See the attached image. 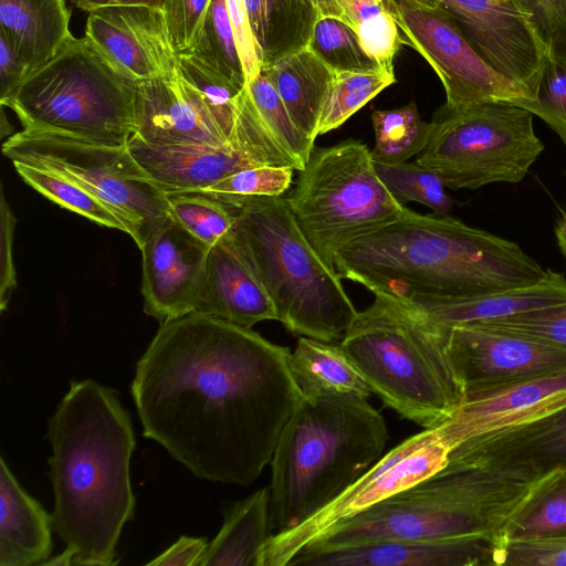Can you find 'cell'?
<instances>
[{
    "label": "cell",
    "mask_w": 566,
    "mask_h": 566,
    "mask_svg": "<svg viewBox=\"0 0 566 566\" xmlns=\"http://www.w3.org/2000/svg\"><path fill=\"white\" fill-rule=\"evenodd\" d=\"M290 355L202 312L161 324L132 382L144 436L197 478L250 485L303 397Z\"/></svg>",
    "instance_id": "1"
},
{
    "label": "cell",
    "mask_w": 566,
    "mask_h": 566,
    "mask_svg": "<svg viewBox=\"0 0 566 566\" xmlns=\"http://www.w3.org/2000/svg\"><path fill=\"white\" fill-rule=\"evenodd\" d=\"M48 440L53 532L74 552L73 565H116V547L136 504L128 411L113 388L72 380L49 419Z\"/></svg>",
    "instance_id": "2"
},
{
    "label": "cell",
    "mask_w": 566,
    "mask_h": 566,
    "mask_svg": "<svg viewBox=\"0 0 566 566\" xmlns=\"http://www.w3.org/2000/svg\"><path fill=\"white\" fill-rule=\"evenodd\" d=\"M339 277L373 294L457 297L530 285L546 270L513 241L447 216L409 208L396 221L343 248Z\"/></svg>",
    "instance_id": "3"
},
{
    "label": "cell",
    "mask_w": 566,
    "mask_h": 566,
    "mask_svg": "<svg viewBox=\"0 0 566 566\" xmlns=\"http://www.w3.org/2000/svg\"><path fill=\"white\" fill-rule=\"evenodd\" d=\"M387 441L385 419L366 397L303 395L270 462L275 533L296 527L338 497L384 455Z\"/></svg>",
    "instance_id": "4"
},
{
    "label": "cell",
    "mask_w": 566,
    "mask_h": 566,
    "mask_svg": "<svg viewBox=\"0 0 566 566\" xmlns=\"http://www.w3.org/2000/svg\"><path fill=\"white\" fill-rule=\"evenodd\" d=\"M374 295L339 345L386 406L424 429L437 427L463 398L447 348L448 331L402 298Z\"/></svg>",
    "instance_id": "5"
},
{
    "label": "cell",
    "mask_w": 566,
    "mask_h": 566,
    "mask_svg": "<svg viewBox=\"0 0 566 566\" xmlns=\"http://www.w3.org/2000/svg\"><path fill=\"white\" fill-rule=\"evenodd\" d=\"M233 209L232 237L290 332L332 343L357 315L337 272L298 228L286 198L252 197Z\"/></svg>",
    "instance_id": "6"
},
{
    "label": "cell",
    "mask_w": 566,
    "mask_h": 566,
    "mask_svg": "<svg viewBox=\"0 0 566 566\" xmlns=\"http://www.w3.org/2000/svg\"><path fill=\"white\" fill-rule=\"evenodd\" d=\"M532 485L485 469L440 471L336 524L304 548L388 538H502L507 520Z\"/></svg>",
    "instance_id": "7"
},
{
    "label": "cell",
    "mask_w": 566,
    "mask_h": 566,
    "mask_svg": "<svg viewBox=\"0 0 566 566\" xmlns=\"http://www.w3.org/2000/svg\"><path fill=\"white\" fill-rule=\"evenodd\" d=\"M136 93L88 38L72 36L0 103L23 129L123 146L135 134Z\"/></svg>",
    "instance_id": "8"
},
{
    "label": "cell",
    "mask_w": 566,
    "mask_h": 566,
    "mask_svg": "<svg viewBox=\"0 0 566 566\" xmlns=\"http://www.w3.org/2000/svg\"><path fill=\"white\" fill-rule=\"evenodd\" d=\"M286 201L306 240L335 271L343 248L407 209L379 179L368 147L355 139L314 146Z\"/></svg>",
    "instance_id": "9"
},
{
    "label": "cell",
    "mask_w": 566,
    "mask_h": 566,
    "mask_svg": "<svg viewBox=\"0 0 566 566\" xmlns=\"http://www.w3.org/2000/svg\"><path fill=\"white\" fill-rule=\"evenodd\" d=\"M2 153L12 163L57 172L84 187L124 222L138 248L169 216L166 191L128 144L112 146L23 129L4 142Z\"/></svg>",
    "instance_id": "10"
},
{
    "label": "cell",
    "mask_w": 566,
    "mask_h": 566,
    "mask_svg": "<svg viewBox=\"0 0 566 566\" xmlns=\"http://www.w3.org/2000/svg\"><path fill=\"white\" fill-rule=\"evenodd\" d=\"M433 137L417 157L449 189L474 190L491 184H517L544 150L533 114L505 102L443 111Z\"/></svg>",
    "instance_id": "11"
},
{
    "label": "cell",
    "mask_w": 566,
    "mask_h": 566,
    "mask_svg": "<svg viewBox=\"0 0 566 566\" xmlns=\"http://www.w3.org/2000/svg\"><path fill=\"white\" fill-rule=\"evenodd\" d=\"M402 40L422 55L440 77L447 103L458 111L486 102H505L542 118L538 99L494 70L473 48L455 22L421 0H386Z\"/></svg>",
    "instance_id": "12"
},
{
    "label": "cell",
    "mask_w": 566,
    "mask_h": 566,
    "mask_svg": "<svg viewBox=\"0 0 566 566\" xmlns=\"http://www.w3.org/2000/svg\"><path fill=\"white\" fill-rule=\"evenodd\" d=\"M449 452L436 428L403 440L308 520L273 533L260 552L258 566H289L297 553L336 524L440 472L448 463Z\"/></svg>",
    "instance_id": "13"
},
{
    "label": "cell",
    "mask_w": 566,
    "mask_h": 566,
    "mask_svg": "<svg viewBox=\"0 0 566 566\" xmlns=\"http://www.w3.org/2000/svg\"><path fill=\"white\" fill-rule=\"evenodd\" d=\"M447 348L463 395L566 370V349L483 324L451 327Z\"/></svg>",
    "instance_id": "14"
},
{
    "label": "cell",
    "mask_w": 566,
    "mask_h": 566,
    "mask_svg": "<svg viewBox=\"0 0 566 566\" xmlns=\"http://www.w3.org/2000/svg\"><path fill=\"white\" fill-rule=\"evenodd\" d=\"M448 14L499 73L537 98L545 49L516 0H421Z\"/></svg>",
    "instance_id": "15"
},
{
    "label": "cell",
    "mask_w": 566,
    "mask_h": 566,
    "mask_svg": "<svg viewBox=\"0 0 566 566\" xmlns=\"http://www.w3.org/2000/svg\"><path fill=\"white\" fill-rule=\"evenodd\" d=\"M139 249L145 313L164 324L197 312L211 248L169 214Z\"/></svg>",
    "instance_id": "16"
},
{
    "label": "cell",
    "mask_w": 566,
    "mask_h": 566,
    "mask_svg": "<svg viewBox=\"0 0 566 566\" xmlns=\"http://www.w3.org/2000/svg\"><path fill=\"white\" fill-rule=\"evenodd\" d=\"M566 467V405L537 419L481 434L452 448L441 471L485 469L534 483Z\"/></svg>",
    "instance_id": "17"
},
{
    "label": "cell",
    "mask_w": 566,
    "mask_h": 566,
    "mask_svg": "<svg viewBox=\"0 0 566 566\" xmlns=\"http://www.w3.org/2000/svg\"><path fill=\"white\" fill-rule=\"evenodd\" d=\"M85 36L125 76L142 83L178 74L163 10L107 7L88 12Z\"/></svg>",
    "instance_id": "18"
},
{
    "label": "cell",
    "mask_w": 566,
    "mask_h": 566,
    "mask_svg": "<svg viewBox=\"0 0 566 566\" xmlns=\"http://www.w3.org/2000/svg\"><path fill=\"white\" fill-rule=\"evenodd\" d=\"M566 405V370L465 394L436 430L451 450L471 438L517 426Z\"/></svg>",
    "instance_id": "19"
},
{
    "label": "cell",
    "mask_w": 566,
    "mask_h": 566,
    "mask_svg": "<svg viewBox=\"0 0 566 566\" xmlns=\"http://www.w3.org/2000/svg\"><path fill=\"white\" fill-rule=\"evenodd\" d=\"M501 537L388 538L336 548H304L289 566H489Z\"/></svg>",
    "instance_id": "20"
},
{
    "label": "cell",
    "mask_w": 566,
    "mask_h": 566,
    "mask_svg": "<svg viewBox=\"0 0 566 566\" xmlns=\"http://www.w3.org/2000/svg\"><path fill=\"white\" fill-rule=\"evenodd\" d=\"M134 136L154 146L230 144L179 73L137 84Z\"/></svg>",
    "instance_id": "21"
},
{
    "label": "cell",
    "mask_w": 566,
    "mask_h": 566,
    "mask_svg": "<svg viewBox=\"0 0 566 566\" xmlns=\"http://www.w3.org/2000/svg\"><path fill=\"white\" fill-rule=\"evenodd\" d=\"M197 312L245 328H252L262 321L279 319L273 301L248 264L232 233L209 251Z\"/></svg>",
    "instance_id": "22"
},
{
    "label": "cell",
    "mask_w": 566,
    "mask_h": 566,
    "mask_svg": "<svg viewBox=\"0 0 566 566\" xmlns=\"http://www.w3.org/2000/svg\"><path fill=\"white\" fill-rule=\"evenodd\" d=\"M128 148L166 192L202 191L238 170L261 166L247 150L232 143L154 146L133 136Z\"/></svg>",
    "instance_id": "23"
},
{
    "label": "cell",
    "mask_w": 566,
    "mask_h": 566,
    "mask_svg": "<svg viewBox=\"0 0 566 566\" xmlns=\"http://www.w3.org/2000/svg\"><path fill=\"white\" fill-rule=\"evenodd\" d=\"M402 300L431 323L448 331L565 302L566 277L547 269L542 280L525 286L457 297Z\"/></svg>",
    "instance_id": "24"
},
{
    "label": "cell",
    "mask_w": 566,
    "mask_h": 566,
    "mask_svg": "<svg viewBox=\"0 0 566 566\" xmlns=\"http://www.w3.org/2000/svg\"><path fill=\"white\" fill-rule=\"evenodd\" d=\"M52 520L0 458V566L41 565L52 552Z\"/></svg>",
    "instance_id": "25"
},
{
    "label": "cell",
    "mask_w": 566,
    "mask_h": 566,
    "mask_svg": "<svg viewBox=\"0 0 566 566\" xmlns=\"http://www.w3.org/2000/svg\"><path fill=\"white\" fill-rule=\"evenodd\" d=\"M64 0H0V31L14 44L30 73L73 36Z\"/></svg>",
    "instance_id": "26"
},
{
    "label": "cell",
    "mask_w": 566,
    "mask_h": 566,
    "mask_svg": "<svg viewBox=\"0 0 566 566\" xmlns=\"http://www.w3.org/2000/svg\"><path fill=\"white\" fill-rule=\"evenodd\" d=\"M297 128L315 142L334 72L307 48L262 67Z\"/></svg>",
    "instance_id": "27"
},
{
    "label": "cell",
    "mask_w": 566,
    "mask_h": 566,
    "mask_svg": "<svg viewBox=\"0 0 566 566\" xmlns=\"http://www.w3.org/2000/svg\"><path fill=\"white\" fill-rule=\"evenodd\" d=\"M223 517L200 566H258L260 552L273 534L270 488L233 503Z\"/></svg>",
    "instance_id": "28"
},
{
    "label": "cell",
    "mask_w": 566,
    "mask_h": 566,
    "mask_svg": "<svg viewBox=\"0 0 566 566\" xmlns=\"http://www.w3.org/2000/svg\"><path fill=\"white\" fill-rule=\"evenodd\" d=\"M261 69L305 49L321 17L310 0H242Z\"/></svg>",
    "instance_id": "29"
},
{
    "label": "cell",
    "mask_w": 566,
    "mask_h": 566,
    "mask_svg": "<svg viewBox=\"0 0 566 566\" xmlns=\"http://www.w3.org/2000/svg\"><path fill=\"white\" fill-rule=\"evenodd\" d=\"M289 364L303 395L335 391L367 398L373 392L340 345L301 336Z\"/></svg>",
    "instance_id": "30"
},
{
    "label": "cell",
    "mask_w": 566,
    "mask_h": 566,
    "mask_svg": "<svg viewBox=\"0 0 566 566\" xmlns=\"http://www.w3.org/2000/svg\"><path fill=\"white\" fill-rule=\"evenodd\" d=\"M566 536V467L536 482L507 520L503 541Z\"/></svg>",
    "instance_id": "31"
},
{
    "label": "cell",
    "mask_w": 566,
    "mask_h": 566,
    "mask_svg": "<svg viewBox=\"0 0 566 566\" xmlns=\"http://www.w3.org/2000/svg\"><path fill=\"white\" fill-rule=\"evenodd\" d=\"M375 146L370 150L376 163L397 165L422 153L431 142L436 122L420 118L413 102L406 106L375 111L371 115Z\"/></svg>",
    "instance_id": "32"
},
{
    "label": "cell",
    "mask_w": 566,
    "mask_h": 566,
    "mask_svg": "<svg viewBox=\"0 0 566 566\" xmlns=\"http://www.w3.org/2000/svg\"><path fill=\"white\" fill-rule=\"evenodd\" d=\"M190 55L239 90L247 85L243 64L233 36L226 0H211L190 49Z\"/></svg>",
    "instance_id": "33"
},
{
    "label": "cell",
    "mask_w": 566,
    "mask_h": 566,
    "mask_svg": "<svg viewBox=\"0 0 566 566\" xmlns=\"http://www.w3.org/2000/svg\"><path fill=\"white\" fill-rule=\"evenodd\" d=\"M178 73L227 140L234 144L238 103L242 90L190 55H178Z\"/></svg>",
    "instance_id": "34"
},
{
    "label": "cell",
    "mask_w": 566,
    "mask_h": 566,
    "mask_svg": "<svg viewBox=\"0 0 566 566\" xmlns=\"http://www.w3.org/2000/svg\"><path fill=\"white\" fill-rule=\"evenodd\" d=\"M20 177L36 191L61 207L94 222L127 233L124 222L101 200L75 181L51 170L13 163Z\"/></svg>",
    "instance_id": "35"
},
{
    "label": "cell",
    "mask_w": 566,
    "mask_h": 566,
    "mask_svg": "<svg viewBox=\"0 0 566 566\" xmlns=\"http://www.w3.org/2000/svg\"><path fill=\"white\" fill-rule=\"evenodd\" d=\"M334 73L381 70L361 48L357 32L336 17L321 15L306 46Z\"/></svg>",
    "instance_id": "36"
},
{
    "label": "cell",
    "mask_w": 566,
    "mask_h": 566,
    "mask_svg": "<svg viewBox=\"0 0 566 566\" xmlns=\"http://www.w3.org/2000/svg\"><path fill=\"white\" fill-rule=\"evenodd\" d=\"M395 75L379 70L368 73H334L318 120V135L338 128L384 88Z\"/></svg>",
    "instance_id": "37"
},
{
    "label": "cell",
    "mask_w": 566,
    "mask_h": 566,
    "mask_svg": "<svg viewBox=\"0 0 566 566\" xmlns=\"http://www.w3.org/2000/svg\"><path fill=\"white\" fill-rule=\"evenodd\" d=\"M169 214L190 234L212 248L232 231V208L200 191L166 192Z\"/></svg>",
    "instance_id": "38"
},
{
    "label": "cell",
    "mask_w": 566,
    "mask_h": 566,
    "mask_svg": "<svg viewBox=\"0 0 566 566\" xmlns=\"http://www.w3.org/2000/svg\"><path fill=\"white\" fill-rule=\"evenodd\" d=\"M374 166L381 182L400 203H422L441 216L451 212L453 200L442 180L429 168L417 161L397 165L374 161Z\"/></svg>",
    "instance_id": "39"
},
{
    "label": "cell",
    "mask_w": 566,
    "mask_h": 566,
    "mask_svg": "<svg viewBox=\"0 0 566 566\" xmlns=\"http://www.w3.org/2000/svg\"><path fill=\"white\" fill-rule=\"evenodd\" d=\"M245 87L274 139L303 169L315 146L314 140L297 128L280 95L261 72L248 81Z\"/></svg>",
    "instance_id": "40"
},
{
    "label": "cell",
    "mask_w": 566,
    "mask_h": 566,
    "mask_svg": "<svg viewBox=\"0 0 566 566\" xmlns=\"http://www.w3.org/2000/svg\"><path fill=\"white\" fill-rule=\"evenodd\" d=\"M291 167L261 165L238 170L200 192L209 193L229 207L252 197H280L289 190Z\"/></svg>",
    "instance_id": "41"
},
{
    "label": "cell",
    "mask_w": 566,
    "mask_h": 566,
    "mask_svg": "<svg viewBox=\"0 0 566 566\" xmlns=\"http://www.w3.org/2000/svg\"><path fill=\"white\" fill-rule=\"evenodd\" d=\"M356 32L364 51L374 59L382 71L394 73V59L402 40L398 25L386 7L371 4L357 18Z\"/></svg>",
    "instance_id": "42"
},
{
    "label": "cell",
    "mask_w": 566,
    "mask_h": 566,
    "mask_svg": "<svg viewBox=\"0 0 566 566\" xmlns=\"http://www.w3.org/2000/svg\"><path fill=\"white\" fill-rule=\"evenodd\" d=\"M476 324L521 334L566 349V301Z\"/></svg>",
    "instance_id": "43"
},
{
    "label": "cell",
    "mask_w": 566,
    "mask_h": 566,
    "mask_svg": "<svg viewBox=\"0 0 566 566\" xmlns=\"http://www.w3.org/2000/svg\"><path fill=\"white\" fill-rule=\"evenodd\" d=\"M546 56L566 59V0H516Z\"/></svg>",
    "instance_id": "44"
},
{
    "label": "cell",
    "mask_w": 566,
    "mask_h": 566,
    "mask_svg": "<svg viewBox=\"0 0 566 566\" xmlns=\"http://www.w3.org/2000/svg\"><path fill=\"white\" fill-rule=\"evenodd\" d=\"M496 566H566V536L502 541Z\"/></svg>",
    "instance_id": "45"
},
{
    "label": "cell",
    "mask_w": 566,
    "mask_h": 566,
    "mask_svg": "<svg viewBox=\"0 0 566 566\" xmlns=\"http://www.w3.org/2000/svg\"><path fill=\"white\" fill-rule=\"evenodd\" d=\"M537 99L542 106V119L566 145V59L545 55Z\"/></svg>",
    "instance_id": "46"
},
{
    "label": "cell",
    "mask_w": 566,
    "mask_h": 566,
    "mask_svg": "<svg viewBox=\"0 0 566 566\" xmlns=\"http://www.w3.org/2000/svg\"><path fill=\"white\" fill-rule=\"evenodd\" d=\"M211 0H166L163 10L169 39L177 55L192 45Z\"/></svg>",
    "instance_id": "47"
},
{
    "label": "cell",
    "mask_w": 566,
    "mask_h": 566,
    "mask_svg": "<svg viewBox=\"0 0 566 566\" xmlns=\"http://www.w3.org/2000/svg\"><path fill=\"white\" fill-rule=\"evenodd\" d=\"M17 219L4 198L0 195V308L3 311L17 287V272L13 264L12 244Z\"/></svg>",
    "instance_id": "48"
},
{
    "label": "cell",
    "mask_w": 566,
    "mask_h": 566,
    "mask_svg": "<svg viewBox=\"0 0 566 566\" xmlns=\"http://www.w3.org/2000/svg\"><path fill=\"white\" fill-rule=\"evenodd\" d=\"M228 14L247 82L261 72L256 41L242 0H226Z\"/></svg>",
    "instance_id": "49"
},
{
    "label": "cell",
    "mask_w": 566,
    "mask_h": 566,
    "mask_svg": "<svg viewBox=\"0 0 566 566\" xmlns=\"http://www.w3.org/2000/svg\"><path fill=\"white\" fill-rule=\"evenodd\" d=\"M30 74L29 66L13 42L0 31V102Z\"/></svg>",
    "instance_id": "50"
},
{
    "label": "cell",
    "mask_w": 566,
    "mask_h": 566,
    "mask_svg": "<svg viewBox=\"0 0 566 566\" xmlns=\"http://www.w3.org/2000/svg\"><path fill=\"white\" fill-rule=\"evenodd\" d=\"M206 538L181 536L164 553L148 562L149 566H200L208 548Z\"/></svg>",
    "instance_id": "51"
},
{
    "label": "cell",
    "mask_w": 566,
    "mask_h": 566,
    "mask_svg": "<svg viewBox=\"0 0 566 566\" xmlns=\"http://www.w3.org/2000/svg\"><path fill=\"white\" fill-rule=\"evenodd\" d=\"M74 4L83 10L91 12L107 7H148L164 10L166 0H72Z\"/></svg>",
    "instance_id": "52"
},
{
    "label": "cell",
    "mask_w": 566,
    "mask_h": 566,
    "mask_svg": "<svg viewBox=\"0 0 566 566\" xmlns=\"http://www.w3.org/2000/svg\"><path fill=\"white\" fill-rule=\"evenodd\" d=\"M310 1L317 8L321 15L336 17L347 23V17L339 3V0H310Z\"/></svg>",
    "instance_id": "53"
},
{
    "label": "cell",
    "mask_w": 566,
    "mask_h": 566,
    "mask_svg": "<svg viewBox=\"0 0 566 566\" xmlns=\"http://www.w3.org/2000/svg\"><path fill=\"white\" fill-rule=\"evenodd\" d=\"M555 237L557 245L566 262V211L562 212L555 224Z\"/></svg>",
    "instance_id": "54"
},
{
    "label": "cell",
    "mask_w": 566,
    "mask_h": 566,
    "mask_svg": "<svg viewBox=\"0 0 566 566\" xmlns=\"http://www.w3.org/2000/svg\"><path fill=\"white\" fill-rule=\"evenodd\" d=\"M74 555L75 554L71 548L65 547V549L61 554H59L54 557H49L41 565L70 566V565H73Z\"/></svg>",
    "instance_id": "55"
},
{
    "label": "cell",
    "mask_w": 566,
    "mask_h": 566,
    "mask_svg": "<svg viewBox=\"0 0 566 566\" xmlns=\"http://www.w3.org/2000/svg\"><path fill=\"white\" fill-rule=\"evenodd\" d=\"M364 1L381 4V3H385L386 0H364Z\"/></svg>",
    "instance_id": "56"
}]
</instances>
